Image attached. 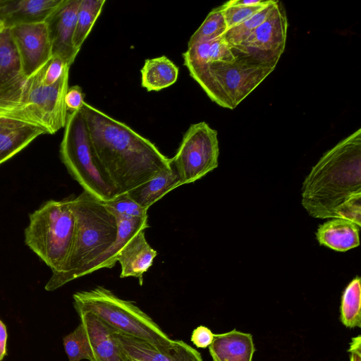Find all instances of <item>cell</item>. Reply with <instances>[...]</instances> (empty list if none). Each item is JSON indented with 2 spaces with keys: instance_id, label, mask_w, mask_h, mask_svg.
<instances>
[{
  "instance_id": "obj_32",
  "label": "cell",
  "mask_w": 361,
  "mask_h": 361,
  "mask_svg": "<svg viewBox=\"0 0 361 361\" xmlns=\"http://www.w3.org/2000/svg\"><path fill=\"white\" fill-rule=\"evenodd\" d=\"M69 66L60 57L52 56L49 61L44 76V83L52 85L56 82L63 75Z\"/></svg>"
},
{
  "instance_id": "obj_35",
  "label": "cell",
  "mask_w": 361,
  "mask_h": 361,
  "mask_svg": "<svg viewBox=\"0 0 361 361\" xmlns=\"http://www.w3.org/2000/svg\"><path fill=\"white\" fill-rule=\"evenodd\" d=\"M348 352L350 354V361H361V336L357 335L353 337Z\"/></svg>"
},
{
  "instance_id": "obj_21",
  "label": "cell",
  "mask_w": 361,
  "mask_h": 361,
  "mask_svg": "<svg viewBox=\"0 0 361 361\" xmlns=\"http://www.w3.org/2000/svg\"><path fill=\"white\" fill-rule=\"evenodd\" d=\"M180 185L179 177L172 166L171 169L159 173L127 194L140 206L148 210L154 203Z\"/></svg>"
},
{
  "instance_id": "obj_17",
  "label": "cell",
  "mask_w": 361,
  "mask_h": 361,
  "mask_svg": "<svg viewBox=\"0 0 361 361\" xmlns=\"http://www.w3.org/2000/svg\"><path fill=\"white\" fill-rule=\"evenodd\" d=\"M209 352L212 361H252L255 346L251 334L234 329L214 334Z\"/></svg>"
},
{
  "instance_id": "obj_30",
  "label": "cell",
  "mask_w": 361,
  "mask_h": 361,
  "mask_svg": "<svg viewBox=\"0 0 361 361\" xmlns=\"http://www.w3.org/2000/svg\"><path fill=\"white\" fill-rule=\"evenodd\" d=\"M102 202L107 210L116 219H132L147 217V210L136 203L127 193Z\"/></svg>"
},
{
  "instance_id": "obj_23",
  "label": "cell",
  "mask_w": 361,
  "mask_h": 361,
  "mask_svg": "<svg viewBox=\"0 0 361 361\" xmlns=\"http://www.w3.org/2000/svg\"><path fill=\"white\" fill-rule=\"evenodd\" d=\"M25 78L10 30L4 28L0 30V93Z\"/></svg>"
},
{
  "instance_id": "obj_19",
  "label": "cell",
  "mask_w": 361,
  "mask_h": 361,
  "mask_svg": "<svg viewBox=\"0 0 361 361\" xmlns=\"http://www.w3.org/2000/svg\"><path fill=\"white\" fill-rule=\"evenodd\" d=\"M117 237L112 245L84 270L82 276L102 269H111L125 245L141 230L149 227L147 217L142 219H116Z\"/></svg>"
},
{
  "instance_id": "obj_34",
  "label": "cell",
  "mask_w": 361,
  "mask_h": 361,
  "mask_svg": "<svg viewBox=\"0 0 361 361\" xmlns=\"http://www.w3.org/2000/svg\"><path fill=\"white\" fill-rule=\"evenodd\" d=\"M214 334L207 326L200 325L192 331L191 341L199 348H206L212 343Z\"/></svg>"
},
{
  "instance_id": "obj_12",
  "label": "cell",
  "mask_w": 361,
  "mask_h": 361,
  "mask_svg": "<svg viewBox=\"0 0 361 361\" xmlns=\"http://www.w3.org/2000/svg\"><path fill=\"white\" fill-rule=\"evenodd\" d=\"M81 0H63L47 18V26L52 56H58L71 66L79 51L73 46L77 14Z\"/></svg>"
},
{
  "instance_id": "obj_26",
  "label": "cell",
  "mask_w": 361,
  "mask_h": 361,
  "mask_svg": "<svg viewBox=\"0 0 361 361\" xmlns=\"http://www.w3.org/2000/svg\"><path fill=\"white\" fill-rule=\"evenodd\" d=\"M105 0H81L76 19L73 35V46L80 51L89 35L96 20L100 15Z\"/></svg>"
},
{
  "instance_id": "obj_3",
  "label": "cell",
  "mask_w": 361,
  "mask_h": 361,
  "mask_svg": "<svg viewBox=\"0 0 361 361\" xmlns=\"http://www.w3.org/2000/svg\"><path fill=\"white\" fill-rule=\"evenodd\" d=\"M75 230L68 257L60 272L52 274L45 290L53 291L82 276L86 267L115 241L118 233L116 217L103 202L82 191L71 199Z\"/></svg>"
},
{
  "instance_id": "obj_16",
  "label": "cell",
  "mask_w": 361,
  "mask_h": 361,
  "mask_svg": "<svg viewBox=\"0 0 361 361\" xmlns=\"http://www.w3.org/2000/svg\"><path fill=\"white\" fill-rule=\"evenodd\" d=\"M145 230L139 231L125 245L117 262L121 265V278L135 277L140 285L143 282L144 274L152 267L157 252L147 243Z\"/></svg>"
},
{
  "instance_id": "obj_15",
  "label": "cell",
  "mask_w": 361,
  "mask_h": 361,
  "mask_svg": "<svg viewBox=\"0 0 361 361\" xmlns=\"http://www.w3.org/2000/svg\"><path fill=\"white\" fill-rule=\"evenodd\" d=\"M63 0H0V18L6 28L45 22Z\"/></svg>"
},
{
  "instance_id": "obj_14",
  "label": "cell",
  "mask_w": 361,
  "mask_h": 361,
  "mask_svg": "<svg viewBox=\"0 0 361 361\" xmlns=\"http://www.w3.org/2000/svg\"><path fill=\"white\" fill-rule=\"evenodd\" d=\"M76 312L90 340V361H132L114 338L109 326L90 312Z\"/></svg>"
},
{
  "instance_id": "obj_7",
  "label": "cell",
  "mask_w": 361,
  "mask_h": 361,
  "mask_svg": "<svg viewBox=\"0 0 361 361\" xmlns=\"http://www.w3.org/2000/svg\"><path fill=\"white\" fill-rule=\"evenodd\" d=\"M75 310L92 313L110 327L154 345L171 341L161 327L133 302L123 300L110 290L97 286L73 295Z\"/></svg>"
},
{
  "instance_id": "obj_27",
  "label": "cell",
  "mask_w": 361,
  "mask_h": 361,
  "mask_svg": "<svg viewBox=\"0 0 361 361\" xmlns=\"http://www.w3.org/2000/svg\"><path fill=\"white\" fill-rule=\"evenodd\" d=\"M275 1L271 0L267 6L251 17L228 29L222 37L231 47L241 46L252 32L267 18Z\"/></svg>"
},
{
  "instance_id": "obj_29",
  "label": "cell",
  "mask_w": 361,
  "mask_h": 361,
  "mask_svg": "<svg viewBox=\"0 0 361 361\" xmlns=\"http://www.w3.org/2000/svg\"><path fill=\"white\" fill-rule=\"evenodd\" d=\"M65 352L69 361H80L92 357V349L85 329L82 323L63 339Z\"/></svg>"
},
{
  "instance_id": "obj_37",
  "label": "cell",
  "mask_w": 361,
  "mask_h": 361,
  "mask_svg": "<svg viewBox=\"0 0 361 361\" xmlns=\"http://www.w3.org/2000/svg\"><path fill=\"white\" fill-rule=\"evenodd\" d=\"M266 1V0H265ZM262 0H231L230 2L234 5L242 6H257L264 3Z\"/></svg>"
},
{
  "instance_id": "obj_11",
  "label": "cell",
  "mask_w": 361,
  "mask_h": 361,
  "mask_svg": "<svg viewBox=\"0 0 361 361\" xmlns=\"http://www.w3.org/2000/svg\"><path fill=\"white\" fill-rule=\"evenodd\" d=\"M113 335L133 361H203L201 354L181 340L154 345L111 328Z\"/></svg>"
},
{
  "instance_id": "obj_8",
  "label": "cell",
  "mask_w": 361,
  "mask_h": 361,
  "mask_svg": "<svg viewBox=\"0 0 361 361\" xmlns=\"http://www.w3.org/2000/svg\"><path fill=\"white\" fill-rule=\"evenodd\" d=\"M60 157L83 188L98 200L108 201L116 195L102 173L92 152L87 129L81 110L68 113Z\"/></svg>"
},
{
  "instance_id": "obj_36",
  "label": "cell",
  "mask_w": 361,
  "mask_h": 361,
  "mask_svg": "<svg viewBox=\"0 0 361 361\" xmlns=\"http://www.w3.org/2000/svg\"><path fill=\"white\" fill-rule=\"evenodd\" d=\"M7 330L4 324L0 320V361L6 355Z\"/></svg>"
},
{
  "instance_id": "obj_18",
  "label": "cell",
  "mask_w": 361,
  "mask_h": 361,
  "mask_svg": "<svg viewBox=\"0 0 361 361\" xmlns=\"http://www.w3.org/2000/svg\"><path fill=\"white\" fill-rule=\"evenodd\" d=\"M41 128L12 118L0 117V164L18 153L40 135Z\"/></svg>"
},
{
  "instance_id": "obj_2",
  "label": "cell",
  "mask_w": 361,
  "mask_h": 361,
  "mask_svg": "<svg viewBox=\"0 0 361 361\" xmlns=\"http://www.w3.org/2000/svg\"><path fill=\"white\" fill-rule=\"evenodd\" d=\"M361 199V129L330 149L302 187V205L316 219H341L345 206Z\"/></svg>"
},
{
  "instance_id": "obj_5",
  "label": "cell",
  "mask_w": 361,
  "mask_h": 361,
  "mask_svg": "<svg viewBox=\"0 0 361 361\" xmlns=\"http://www.w3.org/2000/svg\"><path fill=\"white\" fill-rule=\"evenodd\" d=\"M48 62L0 93V117L38 127L51 135L65 127L68 116L65 96L70 68L56 82L47 86L44 83V76Z\"/></svg>"
},
{
  "instance_id": "obj_20",
  "label": "cell",
  "mask_w": 361,
  "mask_h": 361,
  "mask_svg": "<svg viewBox=\"0 0 361 361\" xmlns=\"http://www.w3.org/2000/svg\"><path fill=\"white\" fill-rule=\"evenodd\" d=\"M360 227L343 219H333L321 224L316 238L320 245L338 252H345L360 245Z\"/></svg>"
},
{
  "instance_id": "obj_10",
  "label": "cell",
  "mask_w": 361,
  "mask_h": 361,
  "mask_svg": "<svg viewBox=\"0 0 361 361\" xmlns=\"http://www.w3.org/2000/svg\"><path fill=\"white\" fill-rule=\"evenodd\" d=\"M8 29L25 77L35 73L51 59V42L45 22L18 25Z\"/></svg>"
},
{
  "instance_id": "obj_24",
  "label": "cell",
  "mask_w": 361,
  "mask_h": 361,
  "mask_svg": "<svg viewBox=\"0 0 361 361\" xmlns=\"http://www.w3.org/2000/svg\"><path fill=\"white\" fill-rule=\"evenodd\" d=\"M178 77V68L165 56L146 59L141 69V85L148 92L165 89Z\"/></svg>"
},
{
  "instance_id": "obj_33",
  "label": "cell",
  "mask_w": 361,
  "mask_h": 361,
  "mask_svg": "<svg viewBox=\"0 0 361 361\" xmlns=\"http://www.w3.org/2000/svg\"><path fill=\"white\" fill-rule=\"evenodd\" d=\"M84 93L78 85L68 87L65 96V104L68 113L81 109L84 101Z\"/></svg>"
},
{
  "instance_id": "obj_13",
  "label": "cell",
  "mask_w": 361,
  "mask_h": 361,
  "mask_svg": "<svg viewBox=\"0 0 361 361\" xmlns=\"http://www.w3.org/2000/svg\"><path fill=\"white\" fill-rule=\"evenodd\" d=\"M287 30L286 10L280 1H276L267 18L238 47L281 57L286 47Z\"/></svg>"
},
{
  "instance_id": "obj_28",
  "label": "cell",
  "mask_w": 361,
  "mask_h": 361,
  "mask_svg": "<svg viewBox=\"0 0 361 361\" xmlns=\"http://www.w3.org/2000/svg\"><path fill=\"white\" fill-rule=\"evenodd\" d=\"M226 31V23L219 6L209 13L201 25L190 37L188 47L219 38Z\"/></svg>"
},
{
  "instance_id": "obj_22",
  "label": "cell",
  "mask_w": 361,
  "mask_h": 361,
  "mask_svg": "<svg viewBox=\"0 0 361 361\" xmlns=\"http://www.w3.org/2000/svg\"><path fill=\"white\" fill-rule=\"evenodd\" d=\"M183 57L184 65L188 67L230 62L235 59V54L226 41L221 37L188 47Z\"/></svg>"
},
{
  "instance_id": "obj_39",
  "label": "cell",
  "mask_w": 361,
  "mask_h": 361,
  "mask_svg": "<svg viewBox=\"0 0 361 361\" xmlns=\"http://www.w3.org/2000/svg\"><path fill=\"white\" fill-rule=\"evenodd\" d=\"M133 361V360H132Z\"/></svg>"
},
{
  "instance_id": "obj_6",
  "label": "cell",
  "mask_w": 361,
  "mask_h": 361,
  "mask_svg": "<svg viewBox=\"0 0 361 361\" xmlns=\"http://www.w3.org/2000/svg\"><path fill=\"white\" fill-rule=\"evenodd\" d=\"M72 198L49 200L30 214L25 243L51 270L62 269L71 251L75 216Z\"/></svg>"
},
{
  "instance_id": "obj_1",
  "label": "cell",
  "mask_w": 361,
  "mask_h": 361,
  "mask_svg": "<svg viewBox=\"0 0 361 361\" xmlns=\"http://www.w3.org/2000/svg\"><path fill=\"white\" fill-rule=\"evenodd\" d=\"M80 110L94 158L116 196L172 169L171 159L126 123L85 102Z\"/></svg>"
},
{
  "instance_id": "obj_31",
  "label": "cell",
  "mask_w": 361,
  "mask_h": 361,
  "mask_svg": "<svg viewBox=\"0 0 361 361\" xmlns=\"http://www.w3.org/2000/svg\"><path fill=\"white\" fill-rule=\"evenodd\" d=\"M270 1L266 0L264 4L257 6L234 5L230 1L220 6L226 23L227 30L251 17L267 6Z\"/></svg>"
},
{
  "instance_id": "obj_4",
  "label": "cell",
  "mask_w": 361,
  "mask_h": 361,
  "mask_svg": "<svg viewBox=\"0 0 361 361\" xmlns=\"http://www.w3.org/2000/svg\"><path fill=\"white\" fill-rule=\"evenodd\" d=\"M231 49L235 54L232 61L187 68L213 102L234 109L273 72L281 57L245 48Z\"/></svg>"
},
{
  "instance_id": "obj_38",
  "label": "cell",
  "mask_w": 361,
  "mask_h": 361,
  "mask_svg": "<svg viewBox=\"0 0 361 361\" xmlns=\"http://www.w3.org/2000/svg\"><path fill=\"white\" fill-rule=\"evenodd\" d=\"M4 28H6L4 26V23L2 20V19L0 18V30H3Z\"/></svg>"
},
{
  "instance_id": "obj_25",
  "label": "cell",
  "mask_w": 361,
  "mask_h": 361,
  "mask_svg": "<svg viewBox=\"0 0 361 361\" xmlns=\"http://www.w3.org/2000/svg\"><path fill=\"white\" fill-rule=\"evenodd\" d=\"M339 319L346 328H361V286L359 276L354 278L343 292Z\"/></svg>"
},
{
  "instance_id": "obj_9",
  "label": "cell",
  "mask_w": 361,
  "mask_h": 361,
  "mask_svg": "<svg viewBox=\"0 0 361 361\" xmlns=\"http://www.w3.org/2000/svg\"><path fill=\"white\" fill-rule=\"evenodd\" d=\"M217 135V131L204 121L193 123L188 128L171 159L181 185L202 178L218 166Z\"/></svg>"
}]
</instances>
